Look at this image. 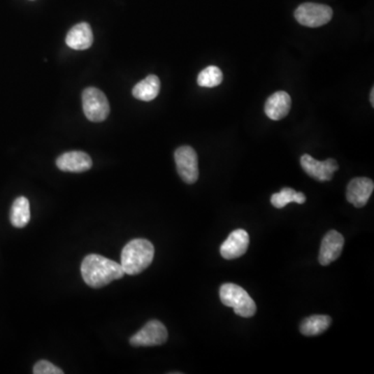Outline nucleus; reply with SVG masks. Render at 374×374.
<instances>
[{
	"instance_id": "nucleus-1",
	"label": "nucleus",
	"mask_w": 374,
	"mask_h": 374,
	"mask_svg": "<svg viewBox=\"0 0 374 374\" xmlns=\"http://www.w3.org/2000/svg\"><path fill=\"white\" fill-rule=\"evenodd\" d=\"M124 275L125 271L120 263L97 254L87 255L81 263L83 281L92 288L104 287L115 280L122 279Z\"/></svg>"
},
{
	"instance_id": "nucleus-2",
	"label": "nucleus",
	"mask_w": 374,
	"mask_h": 374,
	"mask_svg": "<svg viewBox=\"0 0 374 374\" xmlns=\"http://www.w3.org/2000/svg\"><path fill=\"white\" fill-rule=\"evenodd\" d=\"M154 253V245L149 240L134 239L124 247L120 264L127 275H138L148 268L153 261Z\"/></svg>"
},
{
	"instance_id": "nucleus-3",
	"label": "nucleus",
	"mask_w": 374,
	"mask_h": 374,
	"mask_svg": "<svg viewBox=\"0 0 374 374\" xmlns=\"http://www.w3.org/2000/svg\"><path fill=\"white\" fill-rule=\"evenodd\" d=\"M220 299L226 307L234 309V313L241 317H253L257 311L255 301L247 292L236 284L226 283L220 288Z\"/></svg>"
},
{
	"instance_id": "nucleus-4",
	"label": "nucleus",
	"mask_w": 374,
	"mask_h": 374,
	"mask_svg": "<svg viewBox=\"0 0 374 374\" xmlns=\"http://www.w3.org/2000/svg\"><path fill=\"white\" fill-rule=\"evenodd\" d=\"M82 108L85 117L97 123L106 120L110 112L108 98L103 92L96 87H87L83 91Z\"/></svg>"
},
{
	"instance_id": "nucleus-5",
	"label": "nucleus",
	"mask_w": 374,
	"mask_h": 374,
	"mask_svg": "<svg viewBox=\"0 0 374 374\" xmlns=\"http://www.w3.org/2000/svg\"><path fill=\"white\" fill-rule=\"evenodd\" d=\"M294 17L299 24L303 27H320L330 22L333 17V10L326 4L307 2L296 8Z\"/></svg>"
},
{
	"instance_id": "nucleus-6",
	"label": "nucleus",
	"mask_w": 374,
	"mask_h": 374,
	"mask_svg": "<svg viewBox=\"0 0 374 374\" xmlns=\"http://www.w3.org/2000/svg\"><path fill=\"white\" fill-rule=\"evenodd\" d=\"M177 172L187 185H194L198 181V155L189 146H182L175 152Z\"/></svg>"
},
{
	"instance_id": "nucleus-7",
	"label": "nucleus",
	"mask_w": 374,
	"mask_h": 374,
	"mask_svg": "<svg viewBox=\"0 0 374 374\" xmlns=\"http://www.w3.org/2000/svg\"><path fill=\"white\" fill-rule=\"evenodd\" d=\"M168 334L164 324L158 320H150L148 324L130 339L132 346H157L164 344Z\"/></svg>"
},
{
	"instance_id": "nucleus-8",
	"label": "nucleus",
	"mask_w": 374,
	"mask_h": 374,
	"mask_svg": "<svg viewBox=\"0 0 374 374\" xmlns=\"http://www.w3.org/2000/svg\"><path fill=\"white\" fill-rule=\"evenodd\" d=\"M301 166L310 177L320 182L332 180L333 175L339 168L336 160L332 158L319 161L309 154H303L301 156Z\"/></svg>"
},
{
	"instance_id": "nucleus-9",
	"label": "nucleus",
	"mask_w": 374,
	"mask_h": 374,
	"mask_svg": "<svg viewBox=\"0 0 374 374\" xmlns=\"http://www.w3.org/2000/svg\"><path fill=\"white\" fill-rule=\"evenodd\" d=\"M249 245V233L243 229H237V230L233 231L229 235L228 238L224 241L220 252H221L222 257L224 259H236V258L241 257L243 254H245Z\"/></svg>"
},
{
	"instance_id": "nucleus-10",
	"label": "nucleus",
	"mask_w": 374,
	"mask_h": 374,
	"mask_svg": "<svg viewBox=\"0 0 374 374\" xmlns=\"http://www.w3.org/2000/svg\"><path fill=\"white\" fill-rule=\"evenodd\" d=\"M373 189L374 183L371 179L359 177L348 183L346 199L357 208H362L371 199Z\"/></svg>"
},
{
	"instance_id": "nucleus-11",
	"label": "nucleus",
	"mask_w": 374,
	"mask_h": 374,
	"mask_svg": "<svg viewBox=\"0 0 374 374\" xmlns=\"http://www.w3.org/2000/svg\"><path fill=\"white\" fill-rule=\"evenodd\" d=\"M344 247V237L341 233L332 230L322 239L319 251V263L324 266L334 262L341 255Z\"/></svg>"
},
{
	"instance_id": "nucleus-12",
	"label": "nucleus",
	"mask_w": 374,
	"mask_h": 374,
	"mask_svg": "<svg viewBox=\"0 0 374 374\" xmlns=\"http://www.w3.org/2000/svg\"><path fill=\"white\" fill-rule=\"evenodd\" d=\"M57 166L63 172L83 173L93 166V161L85 152H66L57 158Z\"/></svg>"
},
{
	"instance_id": "nucleus-13",
	"label": "nucleus",
	"mask_w": 374,
	"mask_h": 374,
	"mask_svg": "<svg viewBox=\"0 0 374 374\" xmlns=\"http://www.w3.org/2000/svg\"><path fill=\"white\" fill-rule=\"evenodd\" d=\"M292 102L289 94L283 91L277 92L266 100L264 112L273 121H280L289 113Z\"/></svg>"
},
{
	"instance_id": "nucleus-14",
	"label": "nucleus",
	"mask_w": 374,
	"mask_h": 374,
	"mask_svg": "<svg viewBox=\"0 0 374 374\" xmlns=\"http://www.w3.org/2000/svg\"><path fill=\"white\" fill-rule=\"evenodd\" d=\"M94 42L93 31L89 23H79L70 29L66 38V44L74 50H85Z\"/></svg>"
},
{
	"instance_id": "nucleus-15",
	"label": "nucleus",
	"mask_w": 374,
	"mask_h": 374,
	"mask_svg": "<svg viewBox=\"0 0 374 374\" xmlns=\"http://www.w3.org/2000/svg\"><path fill=\"white\" fill-rule=\"evenodd\" d=\"M160 92V80L156 75H149L134 85L132 95L141 101L149 102L155 99Z\"/></svg>"
},
{
	"instance_id": "nucleus-16",
	"label": "nucleus",
	"mask_w": 374,
	"mask_h": 374,
	"mask_svg": "<svg viewBox=\"0 0 374 374\" xmlns=\"http://www.w3.org/2000/svg\"><path fill=\"white\" fill-rule=\"evenodd\" d=\"M10 224L15 228H24L31 221L29 201L25 196H19L13 203L10 213Z\"/></svg>"
},
{
	"instance_id": "nucleus-17",
	"label": "nucleus",
	"mask_w": 374,
	"mask_h": 374,
	"mask_svg": "<svg viewBox=\"0 0 374 374\" xmlns=\"http://www.w3.org/2000/svg\"><path fill=\"white\" fill-rule=\"evenodd\" d=\"M332 318L328 315H312L301 324V333L305 336H317L330 328Z\"/></svg>"
},
{
	"instance_id": "nucleus-18",
	"label": "nucleus",
	"mask_w": 374,
	"mask_h": 374,
	"mask_svg": "<svg viewBox=\"0 0 374 374\" xmlns=\"http://www.w3.org/2000/svg\"><path fill=\"white\" fill-rule=\"evenodd\" d=\"M271 202L275 208L281 209L292 202L303 204L305 202V196L303 192H298L292 188L285 187L281 192L273 194Z\"/></svg>"
},
{
	"instance_id": "nucleus-19",
	"label": "nucleus",
	"mask_w": 374,
	"mask_h": 374,
	"mask_svg": "<svg viewBox=\"0 0 374 374\" xmlns=\"http://www.w3.org/2000/svg\"><path fill=\"white\" fill-rule=\"evenodd\" d=\"M198 85L202 87H215L223 82V72L215 66H209L199 74Z\"/></svg>"
},
{
	"instance_id": "nucleus-20",
	"label": "nucleus",
	"mask_w": 374,
	"mask_h": 374,
	"mask_svg": "<svg viewBox=\"0 0 374 374\" xmlns=\"http://www.w3.org/2000/svg\"><path fill=\"white\" fill-rule=\"evenodd\" d=\"M33 373L35 374H63L64 371L52 363L42 360L38 361L34 366Z\"/></svg>"
},
{
	"instance_id": "nucleus-21",
	"label": "nucleus",
	"mask_w": 374,
	"mask_h": 374,
	"mask_svg": "<svg viewBox=\"0 0 374 374\" xmlns=\"http://www.w3.org/2000/svg\"><path fill=\"white\" fill-rule=\"evenodd\" d=\"M371 106H374V87H373V89H371Z\"/></svg>"
}]
</instances>
